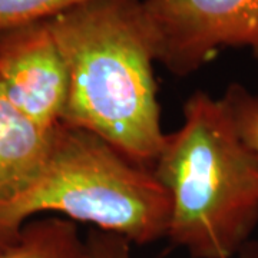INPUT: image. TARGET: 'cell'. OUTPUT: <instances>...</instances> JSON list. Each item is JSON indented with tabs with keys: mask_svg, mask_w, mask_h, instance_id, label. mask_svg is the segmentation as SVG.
<instances>
[{
	"mask_svg": "<svg viewBox=\"0 0 258 258\" xmlns=\"http://www.w3.org/2000/svg\"><path fill=\"white\" fill-rule=\"evenodd\" d=\"M89 0H0V33L46 22Z\"/></svg>",
	"mask_w": 258,
	"mask_h": 258,
	"instance_id": "cell-8",
	"label": "cell"
},
{
	"mask_svg": "<svg viewBox=\"0 0 258 258\" xmlns=\"http://www.w3.org/2000/svg\"><path fill=\"white\" fill-rule=\"evenodd\" d=\"M152 166L171 201L166 238L192 258H232L258 224V157L222 98L197 91Z\"/></svg>",
	"mask_w": 258,
	"mask_h": 258,
	"instance_id": "cell-2",
	"label": "cell"
},
{
	"mask_svg": "<svg viewBox=\"0 0 258 258\" xmlns=\"http://www.w3.org/2000/svg\"><path fill=\"white\" fill-rule=\"evenodd\" d=\"M46 212L148 245L166 237L171 201L151 168L91 132L60 122L40 172L0 203V249L15 244L22 228Z\"/></svg>",
	"mask_w": 258,
	"mask_h": 258,
	"instance_id": "cell-3",
	"label": "cell"
},
{
	"mask_svg": "<svg viewBox=\"0 0 258 258\" xmlns=\"http://www.w3.org/2000/svg\"><path fill=\"white\" fill-rule=\"evenodd\" d=\"M0 258H89L76 224L63 217L29 221L15 244L0 249Z\"/></svg>",
	"mask_w": 258,
	"mask_h": 258,
	"instance_id": "cell-7",
	"label": "cell"
},
{
	"mask_svg": "<svg viewBox=\"0 0 258 258\" xmlns=\"http://www.w3.org/2000/svg\"><path fill=\"white\" fill-rule=\"evenodd\" d=\"M0 86L39 126L55 129L62 122L68 71L47 20L0 33Z\"/></svg>",
	"mask_w": 258,
	"mask_h": 258,
	"instance_id": "cell-5",
	"label": "cell"
},
{
	"mask_svg": "<svg viewBox=\"0 0 258 258\" xmlns=\"http://www.w3.org/2000/svg\"><path fill=\"white\" fill-rule=\"evenodd\" d=\"M47 25L68 71L62 123L91 132L152 169L166 134L141 0H89Z\"/></svg>",
	"mask_w": 258,
	"mask_h": 258,
	"instance_id": "cell-1",
	"label": "cell"
},
{
	"mask_svg": "<svg viewBox=\"0 0 258 258\" xmlns=\"http://www.w3.org/2000/svg\"><path fill=\"white\" fill-rule=\"evenodd\" d=\"M85 242L89 258H132L131 242L113 232L93 228ZM241 258H258V244L248 242L241 249Z\"/></svg>",
	"mask_w": 258,
	"mask_h": 258,
	"instance_id": "cell-10",
	"label": "cell"
},
{
	"mask_svg": "<svg viewBox=\"0 0 258 258\" xmlns=\"http://www.w3.org/2000/svg\"><path fill=\"white\" fill-rule=\"evenodd\" d=\"M53 132L19 111L0 86V203L20 192L40 172Z\"/></svg>",
	"mask_w": 258,
	"mask_h": 258,
	"instance_id": "cell-6",
	"label": "cell"
},
{
	"mask_svg": "<svg viewBox=\"0 0 258 258\" xmlns=\"http://www.w3.org/2000/svg\"><path fill=\"white\" fill-rule=\"evenodd\" d=\"M155 60L188 76L224 47L258 59V0H141Z\"/></svg>",
	"mask_w": 258,
	"mask_h": 258,
	"instance_id": "cell-4",
	"label": "cell"
},
{
	"mask_svg": "<svg viewBox=\"0 0 258 258\" xmlns=\"http://www.w3.org/2000/svg\"><path fill=\"white\" fill-rule=\"evenodd\" d=\"M221 98L230 109L241 139L258 157V93L241 83H230Z\"/></svg>",
	"mask_w": 258,
	"mask_h": 258,
	"instance_id": "cell-9",
	"label": "cell"
}]
</instances>
